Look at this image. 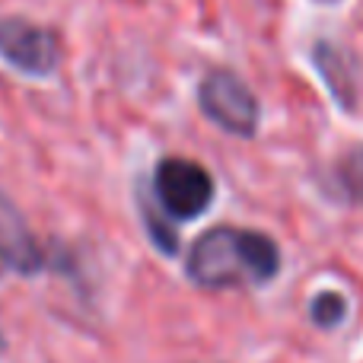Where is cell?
<instances>
[{
    "label": "cell",
    "mask_w": 363,
    "mask_h": 363,
    "mask_svg": "<svg viewBox=\"0 0 363 363\" xmlns=\"http://www.w3.org/2000/svg\"><path fill=\"white\" fill-rule=\"evenodd\" d=\"M277 268H281V252L274 239L233 226L207 230L188 255V277L211 290L264 284L277 274Z\"/></svg>",
    "instance_id": "6da1fadb"
},
{
    "label": "cell",
    "mask_w": 363,
    "mask_h": 363,
    "mask_svg": "<svg viewBox=\"0 0 363 363\" xmlns=\"http://www.w3.org/2000/svg\"><path fill=\"white\" fill-rule=\"evenodd\" d=\"M157 198L163 211L176 220H194L211 207L213 201V179L204 166L191 160H163L153 176Z\"/></svg>",
    "instance_id": "7a4b0ae2"
},
{
    "label": "cell",
    "mask_w": 363,
    "mask_h": 363,
    "mask_svg": "<svg viewBox=\"0 0 363 363\" xmlns=\"http://www.w3.org/2000/svg\"><path fill=\"white\" fill-rule=\"evenodd\" d=\"M201 108L204 115L220 125L223 131L239 134V138H252L258 128V102L252 96V89L245 86L239 77L217 70L201 83Z\"/></svg>",
    "instance_id": "3957f363"
},
{
    "label": "cell",
    "mask_w": 363,
    "mask_h": 363,
    "mask_svg": "<svg viewBox=\"0 0 363 363\" xmlns=\"http://www.w3.org/2000/svg\"><path fill=\"white\" fill-rule=\"evenodd\" d=\"M0 55L16 70L32 77H48L61 61V42L55 32L42 29L26 19H4L0 23Z\"/></svg>",
    "instance_id": "277c9868"
},
{
    "label": "cell",
    "mask_w": 363,
    "mask_h": 363,
    "mask_svg": "<svg viewBox=\"0 0 363 363\" xmlns=\"http://www.w3.org/2000/svg\"><path fill=\"white\" fill-rule=\"evenodd\" d=\"M0 252L6 258V268L16 271H35L42 255H38L35 239L29 236L23 217L0 198Z\"/></svg>",
    "instance_id": "5b68a950"
},
{
    "label": "cell",
    "mask_w": 363,
    "mask_h": 363,
    "mask_svg": "<svg viewBox=\"0 0 363 363\" xmlns=\"http://www.w3.org/2000/svg\"><path fill=\"white\" fill-rule=\"evenodd\" d=\"M341 185L357 204H363V147H354L345 160H341Z\"/></svg>",
    "instance_id": "8992f818"
},
{
    "label": "cell",
    "mask_w": 363,
    "mask_h": 363,
    "mask_svg": "<svg viewBox=\"0 0 363 363\" xmlns=\"http://www.w3.org/2000/svg\"><path fill=\"white\" fill-rule=\"evenodd\" d=\"M345 319V300L338 294H319L313 303V322L322 328H332Z\"/></svg>",
    "instance_id": "52a82bcc"
},
{
    "label": "cell",
    "mask_w": 363,
    "mask_h": 363,
    "mask_svg": "<svg viewBox=\"0 0 363 363\" xmlns=\"http://www.w3.org/2000/svg\"><path fill=\"white\" fill-rule=\"evenodd\" d=\"M6 268V258H4V252H0V271H4Z\"/></svg>",
    "instance_id": "ba28073f"
}]
</instances>
